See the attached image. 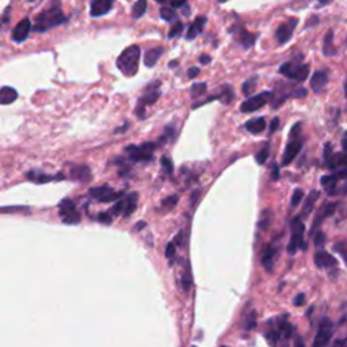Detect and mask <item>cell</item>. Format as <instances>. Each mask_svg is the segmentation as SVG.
Wrapping results in <instances>:
<instances>
[{
  "label": "cell",
  "mask_w": 347,
  "mask_h": 347,
  "mask_svg": "<svg viewBox=\"0 0 347 347\" xmlns=\"http://www.w3.org/2000/svg\"><path fill=\"white\" fill-rule=\"evenodd\" d=\"M65 22H67V18L63 14V11L60 10L59 5H53L48 10L42 11L41 14H38L33 30L37 33H45L53 27L63 25Z\"/></svg>",
  "instance_id": "1"
},
{
  "label": "cell",
  "mask_w": 347,
  "mask_h": 347,
  "mask_svg": "<svg viewBox=\"0 0 347 347\" xmlns=\"http://www.w3.org/2000/svg\"><path fill=\"white\" fill-rule=\"evenodd\" d=\"M140 48L137 45H132L123 50L117 59V68L125 76H134L139 71L140 63Z\"/></svg>",
  "instance_id": "2"
},
{
  "label": "cell",
  "mask_w": 347,
  "mask_h": 347,
  "mask_svg": "<svg viewBox=\"0 0 347 347\" xmlns=\"http://www.w3.org/2000/svg\"><path fill=\"white\" fill-rule=\"evenodd\" d=\"M300 128H301V123H296L292 132H290V141L285 148V154L282 156V166H289L292 161L297 157V155L300 154V151L303 148V140L300 139Z\"/></svg>",
  "instance_id": "3"
},
{
  "label": "cell",
  "mask_w": 347,
  "mask_h": 347,
  "mask_svg": "<svg viewBox=\"0 0 347 347\" xmlns=\"http://www.w3.org/2000/svg\"><path fill=\"white\" fill-rule=\"evenodd\" d=\"M304 231H305V225L303 223V220L300 216H297L296 219L292 221V237H290V241L288 244V252L290 255L296 254V251L299 248H303L305 251L307 248V244L303 240V236H304Z\"/></svg>",
  "instance_id": "4"
},
{
  "label": "cell",
  "mask_w": 347,
  "mask_h": 347,
  "mask_svg": "<svg viewBox=\"0 0 347 347\" xmlns=\"http://www.w3.org/2000/svg\"><path fill=\"white\" fill-rule=\"evenodd\" d=\"M156 144L154 143H144L143 145H129L125 148L130 160L133 161H151L154 160V151Z\"/></svg>",
  "instance_id": "5"
},
{
  "label": "cell",
  "mask_w": 347,
  "mask_h": 347,
  "mask_svg": "<svg viewBox=\"0 0 347 347\" xmlns=\"http://www.w3.org/2000/svg\"><path fill=\"white\" fill-rule=\"evenodd\" d=\"M279 74L286 76L288 79L296 81H304L309 76V65L285 63L279 67Z\"/></svg>",
  "instance_id": "6"
},
{
  "label": "cell",
  "mask_w": 347,
  "mask_h": 347,
  "mask_svg": "<svg viewBox=\"0 0 347 347\" xmlns=\"http://www.w3.org/2000/svg\"><path fill=\"white\" fill-rule=\"evenodd\" d=\"M137 199H139V194L137 193H130V194L125 195V197H122L119 201L114 203L112 212L116 214L122 213L125 217H129L137 209Z\"/></svg>",
  "instance_id": "7"
},
{
  "label": "cell",
  "mask_w": 347,
  "mask_h": 347,
  "mask_svg": "<svg viewBox=\"0 0 347 347\" xmlns=\"http://www.w3.org/2000/svg\"><path fill=\"white\" fill-rule=\"evenodd\" d=\"M60 217L65 224H79L81 221L80 213L76 210V205L71 199H63L59 205Z\"/></svg>",
  "instance_id": "8"
},
{
  "label": "cell",
  "mask_w": 347,
  "mask_h": 347,
  "mask_svg": "<svg viewBox=\"0 0 347 347\" xmlns=\"http://www.w3.org/2000/svg\"><path fill=\"white\" fill-rule=\"evenodd\" d=\"M332 332H334V326H332V321L328 317H324L319 324L317 332H316V337L313 339L312 347H327L328 343L331 341Z\"/></svg>",
  "instance_id": "9"
},
{
  "label": "cell",
  "mask_w": 347,
  "mask_h": 347,
  "mask_svg": "<svg viewBox=\"0 0 347 347\" xmlns=\"http://www.w3.org/2000/svg\"><path fill=\"white\" fill-rule=\"evenodd\" d=\"M90 195L92 198L98 199L99 202L109 203L113 201H119L123 195V192H114V189L109 185L99 187H92L90 189Z\"/></svg>",
  "instance_id": "10"
},
{
  "label": "cell",
  "mask_w": 347,
  "mask_h": 347,
  "mask_svg": "<svg viewBox=\"0 0 347 347\" xmlns=\"http://www.w3.org/2000/svg\"><path fill=\"white\" fill-rule=\"evenodd\" d=\"M272 99V92L270 91H263L258 95H254L251 98H248L246 101L243 102L240 105V112L241 113H252L259 110L261 107H263L266 105L267 102Z\"/></svg>",
  "instance_id": "11"
},
{
  "label": "cell",
  "mask_w": 347,
  "mask_h": 347,
  "mask_svg": "<svg viewBox=\"0 0 347 347\" xmlns=\"http://www.w3.org/2000/svg\"><path fill=\"white\" fill-rule=\"evenodd\" d=\"M159 87H160V81L159 80L155 81V83L148 84L144 91V95L140 96L139 103H137V105L144 107L147 106V105H154V103L159 99V96H160V90H159Z\"/></svg>",
  "instance_id": "12"
},
{
  "label": "cell",
  "mask_w": 347,
  "mask_h": 347,
  "mask_svg": "<svg viewBox=\"0 0 347 347\" xmlns=\"http://www.w3.org/2000/svg\"><path fill=\"white\" fill-rule=\"evenodd\" d=\"M297 22H299V19L293 18V19H290L289 22H286V23H283V25L278 27L277 32H275V38H277L278 43L283 45V43H286L292 38L294 29L297 26Z\"/></svg>",
  "instance_id": "13"
},
{
  "label": "cell",
  "mask_w": 347,
  "mask_h": 347,
  "mask_svg": "<svg viewBox=\"0 0 347 347\" xmlns=\"http://www.w3.org/2000/svg\"><path fill=\"white\" fill-rule=\"evenodd\" d=\"M30 30H32V22H30L29 18H25L23 21L19 22V23L12 29V34H11L12 41H15V42H23V41L29 37Z\"/></svg>",
  "instance_id": "14"
},
{
  "label": "cell",
  "mask_w": 347,
  "mask_h": 347,
  "mask_svg": "<svg viewBox=\"0 0 347 347\" xmlns=\"http://www.w3.org/2000/svg\"><path fill=\"white\" fill-rule=\"evenodd\" d=\"M338 178L337 175H324L321 176L320 183L321 186L324 187V190L327 192L328 195H337V194H341V193H347V189H338Z\"/></svg>",
  "instance_id": "15"
},
{
  "label": "cell",
  "mask_w": 347,
  "mask_h": 347,
  "mask_svg": "<svg viewBox=\"0 0 347 347\" xmlns=\"http://www.w3.org/2000/svg\"><path fill=\"white\" fill-rule=\"evenodd\" d=\"M71 178L74 181L80 182V183H88L92 179L91 176L90 167L84 166V164H75L71 167Z\"/></svg>",
  "instance_id": "16"
},
{
  "label": "cell",
  "mask_w": 347,
  "mask_h": 347,
  "mask_svg": "<svg viewBox=\"0 0 347 347\" xmlns=\"http://www.w3.org/2000/svg\"><path fill=\"white\" fill-rule=\"evenodd\" d=\"M338 203L337 202H332V203H328L326 202L323 206L320 208V210L317 212V214H316L315 220H313V224H312V232L315 230H317L319 228V225L324 221V220L328 217V216H331V214H334V212H335V209H337Z\"/></svg>",
  "instance_id": "17"
},
{
  "label": "cell",
  "mask_w": 347,
  "mask_h": 347,
  "mask_svg": "<svg viewBox=\"0 0 347 347\" xmlns=\"http://www.w3.org/2000/svg\"><path fill=\"white\" fill-rule=\"evenodd\" d=\"M112 8V0H94V1H91L90 14L91 16H103L109 14V11Z\"/></svg>",
  "instance_id": "18"
},
{
  "label": "cell",
  "mask_w": 347,
  "mask_h": 347,
  "mask_svg": "<svg viewBox=\"0 0 347 347\" xmlns=\"http://www.w3.org/2000/svg\"><path fill=\"white\" fill-rule=\"evenodd\" d=\"M315 265L319 269H331V267L338 266V261L332 257L331 254L319 250L315 254Z\"/></svg>",
  "instance_id": "19"
},
{
  "label": "cell",
  "mask_w": 347,
  "mask_h": 347,
  "mask_svg": "<svg viewBox=\"0 0 347 347\" xmlns=\"http://www.w3.org/2000/svg\"><path fill=\"white\" fill-rule=\"evenodd\" d=\"M328 83V75L324 71H316L315 74L310 77V88L313 90V92L319 94L324 90V87Z\"/></svg>",
  "instance_id": "20"
},
{
  "label": "cell",
  "mask_w": 347,
  "mask_h": 347,
  "mask_svg": "<svg viewBox=\"0 0 347 347\" xmlns=\"http://www.w3.org/2000/svg\"><path fill=\"white\" fill-rule=\"evenodd\" d=\"M233 36H235L236 41L240 43L244 49L252 48L254 43H255V39H257V36H255V34L246 32V30L241 29V27L237 29V33H233Z\"/></svg>",
  "instance_id": "21"
},
{
  "label": "cell",
  "mask_w": 347,
  "mask_h": 347,
  "mask_svg": "<svg viewBox=\"0 0 347 347\" xmlns=\"http://www.w3.org/2000/svg\"><path fill=\"white\" fill-rule=\"evenodd\" d=\"M206 22H208V19L205 18V16H198V18H195V21L193 22L192 25L189 26V29H187V33H186V38L189 39V41H192V39H194V38H197L201 33H202L203 27H205V25H206Z\"/></svg>",
  "instance_id": "22"
},
{
  "label": "cell",
  "mask_w": 347,
  "mask_h": 347,
  "mask_svg": "<svg viewBox=\"0 0 347 347\" xmlns=\"http://www.w3.org/2000/svg\"><path fill=\"white\" fill-rule=\"evenodd\" d=\"M274 258H275V250L271 246H265V250L262 252V265L267 271H272L274 269Z\"/></svg>",
  "instance_id": "23"
},
{
  "label": "cell",
  "mask_w": 347,
  "mask_h": 347,
  "mask_svg": "<svg viewBox=\"0 0 347 347\" xmlns=\"http://www.w3.org/2000/svg\"><path fill=\"white\" fill-rule=\"evenodd\" d=\"M246 129L252 134H259L262 133L265 128H266V119L263 117H258L254 118V119H250L248 122H246Z\"/></svg>",
  "instance_id": "24"
},
{
  "label": "cell",
  "mask_w": 347,
  "mask_h": 347,
  "mask_svg": "<svg viewBox=\"0 0 347 347\" xmlns=\"http://www.w3.org/2000/svg\"><path fill=\"white\" fill-rule=\"evenodd\" d=\"M16 98H18V92L15 88L10 86L1 87V90H0V103L1 105H10L16 101Z\"/></svg>",
  "instance_id": "25"
},
{
  "label": "cell",
  "mask_w": 347,
  "mask_h": 347,
  "mask_svg": "<svg viewBox=\"0 0 347 347\" xmlns=\"http://www.w3.org/2000/svg\"><path fill=\"white\" fill-rule=\"evenodd\" d=\"M163 54V49L161 48H152L150 50H147L144 54V64L151 68L157 63V60L160 59V56Z\"/></svg>",
  "instance_id": "26"
},
{
  "label": "cell",
  "mask_w": 347,
  "mask_h": 347,
  "mask_svg": "<svg viewBox=\"0 0 347 347\" xmlns=\"http://www.w3.org/2000/svg\"><path fill=\"white\" fill-rule=\"evenodd\" d=\"M317 198H319V192H316V190H313V192L310 193L309 195H308V198H307V201H305L304 203V208H303V212H301V219L303 217H307L308 214L312 212V209H313V205H315V202L317 201Z\"/></svg>",
  "instance_id": "27"
},
{
  "label": "cell",
  "mask_w": 347,
  "mask_h": 347,
  "mask_svg": "<svg viewBox=\"0 0 347 347\" xmlns=\"http://www.w3.org/2000/svg\"><path fill=\"white\" fill-rule=\"evenodd\" d=\"M26 178L27 179H30V181L36 182V183H38V185H42V183H46V182L57 179V178L53 175H46V174H42V172H36V171L27 172Z\"/></svg>",
  "instance_id": "28"
},
{
  "label": "cell",
  "mask_w": 347,
  "mask_h": 347,
  "mask_svg": "<svg viewBox=\"0 0 347 347\" xmlns=\"http://www.w3.org/2000/svg\"><path fill=\"white\" fill-rule=\"evenodd\" d=\"M147 1L145 0H139V1H136L133 4V7H132V16H133L134 19H140L141 16L144 15L145 11H147Z\"/></svg>",
  "instance_id": "29"
},
{
  "label": "cell",
  "mask_w": 347,
  "mask_h": 347,
  "mask_svg": "<svg viewBox=\"0 0 347 347\" xmlns=\"http://www.w3.org/2000/svg\"><path fill=\"white\" fill-rule=\"evenodd\" d=\"M278 331L281 334V337L283 338H290L293 335V326L288 323L286 320H279L278 321Z\"/></svg>",
  "instance_id": "30"
},
{
  "label": "cell",
  "mask_w": 347,
  "mask_h": 347,
  "mask_svg": "<svg viewBox=\"0 0 347 347\" xmlns=\"http://www.w3.org/2000/svg\"><path fill=\"white\" fill-rule=\"evenodd\" d=\"M269 155H270V145L266 144L263 148H261L259 152L255 155V160H257L258 164H261L262 166V164L266 163V160L269 159Z\"/></svg>",
  "instance_id": "31"
},
{
  "label": "cell",
  "mask_w": 347,
  "mask_h": 347,
  "mask_svg": "<svg viewBox=\"0 0 347 347\" xmlns=\"http://www.w3.org/2000/svg\"><path fill=\"white\" fill-rule=\"evenodd\" d=\"M175 133L176 132H175V128H174V125H167L166 129H164V134H163L160 139H159V144H166L167 141L174 140Z\"/></svg>",
  "instance_id": "32"
},
{
  "label": "cell",
  "mask_w": 347,
  "mask_h": 347,
  "mask_svg": "<svg viewBox=\"0 0 347 347\" xmlns=\"http://www.w3.org/2000/svg\"><path fill=\"white\" fill-rule=\"evenodd\" d=\"M332 38H334V32L330 30L327 33L326 38H324V45H323V52L326 56H331L334 53V49H332Z\"/></svg>",
  "instance_id": "33"
},
{
  "label": "cell",
  "mask_w": 347,
  "mask_h": 347,
  "mask_svg": "<svg viewBox=\"0 0 347 347\" xmlns=\"http://www.w3.org/2000/svg\"><path fill=\"white\" fill-rule=\"evenodd\" d=\"M178 201H179V198H178V195H176V194L168 195V197L164 198V199L161 201V208L166 209V210H170V209L175 208Z\"/></svg>",
  "instance_id": "34"
},
{
  "label": "cell",
  "mask_w": 347,
  "mask_h": 347,
  "mask_svg": "<svg viewBox=\"0 0 347 347\" xmlns=\"http://www.w3.org/2000/svg\"><path fill=\"white\" fill-rule=\"evenodd\" d=\"M233 99V91L231 88V86H224L223 91L220 92V101L223 103H231Z\"/></svg>",
  "instance_id": "35"
},
{
  "label": "cell",
  "mask_w": 347,
  "mask_h": 347,
  "mask_svg": "<svg viewBox=\"0 0 347 347\" xmlns=\"http://www.w3.org/2000/svg\"><path fill=\"white\" fill-rule=\"evenodd\" d=\"M206 90H208L206 83H195V84L192 86V91L190 92H192L193 98H199L202 94L206 92Z\"/></svg>",
  "instance_id": "36"
},
{
  "label": "cell",
  "mask_w": 347,
  "mask_h": 347,
  "mask_svg": "<svg viewBox=\"0 0 347 347\" xmlns=\"http://www.w3.org/2000/svg\"><path fill=\"white\" fill-rule=\"evenodd\" d=\"M160 16L167 22H171L176 16V12L171 7H161L160 8Z\"/></svg>",
  "instance_id": "37"
},
{
  "label": "cell",
  "mask_w": 347,
  "mask_h": 347,
  "mask_svg": "<svg viewBox=\"0 0 347 347\" xmlns=\"http://www.w3.org/2000/svg\"><path fill=\"white\" fill-rule=\"evenodd\" d=\"M270 223H271V213L269 212V210H263L262 212V219L261 221H259V228H262V230H267V227L270 225Z\"/></svg>",
  "instance_id": "38"
},
{
  "label": "cell",
  "mask_w": 347,
  "mask_h": 347,
  "mask_svg": "<svg viewBox=\"0 0 347 347\" xmlns=\"http://www.w3.org/2000/svg\"><path fill=\"white\" fill-rule=\"evenodd\" d=\"M303 198H304V192L301 190V189H296L293 193V197H292V201H290V205H292V208H296V206H299L300 202L303 201Z\"/></svg>",
  "instance_id": "39"
},
{
  "label": "cell",
  "mask_w": 347,
  "mask_h": 347,
  "mask_svg": "<svg viewBox=\"0 0 347 347\" xmlns=\"http://www.w3.org/2000/svg\"><path fill=\"white\" fill-rule=\"evenodd\" d=\"M160 161H161V167H163V170L166 171L167 175H171L172 171H174V164H172L171 159H170L168 156H163Z\"/></svg>",
  "instance_id": "40"
},
{
  "label": "cell",
  "mask_w": 347,
  "mask_h": 347,
  "mask_svg": "<svg viewBox=\"0 0 347 347\" xmlns=\"http://www.w3.org/2000/svg\"><path fill=\"white\" fill-rule=\"evenodd\" d=\"M255 84H257V77H252L251 80H247L243 83V87H241V91H243V94H246V95H250L252 91H254V88H255Z\"/></svg>",
  "instance_id": "41"
},
{
  "label": "cell",
  "mask_w": 347,
  "mask_h": 347,
  "mask_svg": "<svg viewBox=\"0 0 347 347\" xmlns=\"http://www.w3.org/2000/svg\"><path fill=\"white\" fill-rule=\"evenodd\" d=\"M279 337H281V334H279L278 330H270V331H267L266 334L267 341H269V343L272 345V346H275V345H277Z\"/></svg>",
  "instance_id": "42"
},
{
  "label": "cell",
  "mask_w": 347,
  "mask_h": 347,
  "mask_svg": "<svg viewBox=\"0 0 347 347\" xmlns=\"http://www.w3.org/2000/svg\"><path fill=\"white\" fill-rule=\"evenodd\" d=\"M182 30H183V23L182 22H176L175 25L170 29V32H168V38L172 39V38L178 37L182 33Z\"/></svg>",
  "instance_id": "43"
},
{
  "label": "cell",
  "mask_w": 347,
  "mask_h": 347,
  "mask_svg": "<svg viewBox=\"0 0 347 347\" xmlns=\"http://www.w3.org/2000/svg\"><path fill=\"white\" fill-rule=\"evenodd\" d=\"M96 220H98L99 223H102V224H105V225H110L113 223L112 216H110L109 213H105V212L98 213V216H96Z\"/></svg>",
  "instance_id": "44"
},
{
  "label": "cell",
  "mask_w": 347,
  "mask_h": 347,
  "mask_svg": "<svg viewBox=\"0 0 347 347\" xmlns=\"http://www.w3.org/2000/svg\"><path fill=\"white\" fill-rule=\"evenodd\" d=\"M175 252H176L175 243H174V241H172V243H168L166 247V252H164V255H166L167 259H172V258L175 257Z\"/></svg>",
  "instance_id": "45"
},
{
  "label": "cell",
  "mask_w": 347,
  "mask_h": 347,
  "mask_svg": "<svg viewBox=\"0 0 347 347\" xmlns=\"http://www.w3.org/2000/svg\"><path fill=\"white\" fill-rule=\"evenodd\" d=\"M324 237H326V235H324L323 232H317V233H316L315 246L317 247V250H319V248L321 250V248H323V246H324V241H326L324 240Z\"/></svg>",
  "instance_id": "46"
},
{
  "label": "cell",
  "mask_w": 347,
  "mask_h": 347,
  "mask_svg": "<svg viewBox=\"0 0 347 347\" xmlns=\"http://www.w3.org/2000/svg\"><path fill=\"white\" fill-rule=\"evenodd\" d=\"M305 303V294L304 293H300L297 294L296 297H294V305L296 307H301V305Z\"/></svg>",
  "instance_id": "47"
},
{
  "label": "cell",
  "mask_w": 347,
  "mask_h": 347,
  "mask_svg": "<svg viewBox=\"0 0 347 347\" xmlns=\"http://www.w3.org/2000/svg\"><path fill=\"white\" fill-rule=\"evenodd\" d=\"M305 95H307V90L303 87H299L297 90L292 92V96H294V98H304Z\"/></svg>",
  "instance_id": "48"
},
{
  "label": "cell",
  "mask_w": 347,
  "mask_h": 347,
  "mask_svg": "<svg viewBox=\"0 0 347 347\" xmlns=\"http://www.w3.org/2000/svg\"><path fill=\"white\" fill-rule=\"evenodd\" d=\"M198 75H199V68H197V67H192V68H189V71H187V76L190 79H194Z\"/></svg>",
  "instance_id": "49"
},
{
  "label": "cell",
  "mask_w": 347,
  "mask_h": 347,
  "mask_svg": "<svg viewBox=\"0 0 347 347\" xmlns=\"http://www.w3.org/2000/svg\"><path fill=\"white\" fill-rule=\"evenodd\" d=\"M278 126H279V118L274 117L271 119V123H270V133H274L278 129Z\"/></svg>",
  "instance_id": "50"
},
{
  "label": "cell",
  "mask_w": 347,
  "mask_h": 347,
  "mask_svg": "<svg viewBox=\"0 0 347 347\" xmlns=\"http://www.w3.org/2000/svg\"><path fill=\"white\" fill-rule=\"evenodd\" d=\"M331 347H347V339H335Z\"/></svg>",
  "instance_id": "51"
},
{
  "label": "cell",
  "mask_w": 347,
  "mask_h": 347,
  "mask_svg": "<svg viewBox=\"0 0 347 347\" xmlns=\"http://www.w3.org/2000/svg\"><path fill=\"white\" fill-rule=\"evenodd\" d=\"M198 61L201 63V64H209L210 61H212V59H210V56H208V54H201L199 56V59H198Z\"/></svg>",
  "instance_id": "52"
},
{
  "label": "cell",
  "mask_w": 347,
  "mask_h": 347,
  "mask_svg": "<svg viewBox=\"0 0 347 347\" xmlns=\"http://www.w3.org/2000/svg\"><path fill=\"white\" fill-rule=\"evenodd\" d=\"M278 178H279V168H278L277 164H274V166H272L271 179H272V181H277Z\"/></svg>",
  "instance_id": "53"
},
{
  "label": "cell",
  "mask_w": 347,
  "mask_h": 347,
  "mask_svg": "<svg viewBox=\"0 0 347 347\" xmlns=\"http://www.w3.org/2000/svg\"><path fill=\"white\" fill-rule=\"evenodd\" d=\"M170 5H171V8L175 10V8H179V7H186L187 3L186 1H171Z\"/></svg>",
  "instance_id": "54"
},
{
  "label": "cell",
  "mask_w": 347,
  "mask_h": 347,
  "mask_svg": "<svg viewBox=\"0 0 347 347\" xmlns=\"http://www.w3.org/2000/svg\"><path fill=\"white\" fill-rule=\"evenodd\" d=\"M293 347H305V343H304V339L301 337H297L296 338V341H294V346Z\"/></svg>",
  "instance_id": "55"
},
{
  "label": "cell",
  "mask_w": 347,
  "mask_h": 347,
  "mask_svg": "<svg viewBox=\"0 0 347 347\" xmlns=\"http://www.w3.org/2000/svg\"><path fill=\"white\" fill-rule=\"evenodd\" d=\"M8 15H10V7H7L3 14V23H8Z\"/></svg>",
  "instance_id": "56"
},
{
  "label": "cell",
  "mask_w": 347,
  "mask_h": 347,
  "mask_svg": "<svg viewBox=\"0 0 347 347\" xmlns=\"http://www.w3.org/2000/svg\"><path fill=\"white\" fill-rule=\"evenodd\" d=\"M337 251L342 255L343 261H345V263L347 265V250H339V248H337Z\"/></svg>",
  "instance_id": "57"
},
{
  "label": "cell",
  "mask_w": 347,
  "mask_h": 347,
  "mask_svg": "<svg viewBox=\"0 0 347 347\" xmlns=\"http://www.w3.org/2000/svg\"><path fill=\"white\" fill-rule=\"evenodd\" d=\"M126 128H128V123H125L122 128H117V129H116V133H123V132H125V129H126Z\"/></svg>",
  "instance_id": "58"
},
{
  "label": "cell",
  "mask_w": 347,
  "mask_h": 347,
  "mask_svg": "<svg viewBox=\"0 0 347 347\" xmlns=\"http://www.w3.org/2000/svg\"><path fill=\"white\" fill-rule=\"evenodd\" d=\"M145 225H147V224H145L144 221H141V223H137V224H136V231L143 230V228H144Z\"/></svg>",
  "instance_id": "59"
},
{
  "label": "cell",
  "mask_w": 347,
  "mask_h": 347,
  "mask_svg": "<svg viewBox=\"0 0 347 347\" xmlns=\"http://www.w3.org/2000/svg\"><path fill=\"white\" fill-rule=\"evenodd\" d=\"M198 194H199V190H197V192L193 193V197H192V203H194V199H197Z\"/></svg>",
  "instance_id": "60"
},
{
  "label": "cell",
  "mask_w": 347,
  "mask_h": 347,
  "mask_svg": "<svg viewBox=\"0 0 347 347\" xmlns=\"http://www.w3.org/2000/svg\"><path fill=\"white\" fill-rule=\"evenodd\" d=\"M176 64H178V61H170V64H168V67H170V68H175Z\"/></svg>",
  "instance_id": "61"
},
{
  "label": "cell",
  "mask_w": 347,
  "mask_h": 347,
  "mask_svg": "<svg viewBox=\"0 0 347 347\" xmlns=\"http://www.w3.org/2000/svg\"><path fill=\"white\" fill-rule=\"evenodd\" d=\"M342 144H343V150H345V152H347V139L343 140Z\"/></svg>",
  "instance_id": "62"
},
{
  "label": "cell",
  "mask_w": 347,
  "mask_h": 347,
  "mask_svg": "<svg viewBox=\"0 0 347 347\" xmlns=\"http://www.w3.org/2000/svg\"><path fill=\"white\" fill-rule=\"evenodd\" d=\"M345 92H346V96H347V79H346V83H345Z\"/></svg>",
  "instance_id": "63"
},
{
  "label": "cell",
  "mask_w": 347,
  "mask_h": 347,
  "mask_svg": "<svg viewBox=\"0 0 347 347\" xmlns=\"http://www.w3.org/2000/svg\"><path fill=\"white\" fill-rule=\"evenodd\" d=\"M223 347H227V346H223Z\"/></svg>",
  "instance_id": "64"
}]
</instances>
